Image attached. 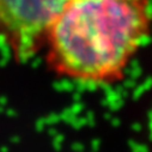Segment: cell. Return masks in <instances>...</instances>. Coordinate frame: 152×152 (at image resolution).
I'll list each match as a JSON object with an SVG mask.
<instances>
[{"instance_id":"cell-1","label":"cell","mask_w":152,"mask_h":152,"mask_svg":"<svg viewBox=\"0 0 152 152\" xmlns=\"http://www.w3.org/2000/svg\"><path fill=\"white\" fill-rule=\"evenodd\" d=\"M151 32V0H71L48 34L46 64L73 83L119 84Z\"/></svg>"},{"instance_id":"cell-2","label":"cell","mask_w":152,"mask_h":152,"mask_svg":"<svg viewBox=\"0 0 152 152\" xmlns=\"http://www.w3.org/2000/svg\"><path fill=\"white\" fill-rule=\"evenodd\" d=\"M71 0H0V42L25 64L47 41L50 28Z\"/></svg>"}]
</instances>
